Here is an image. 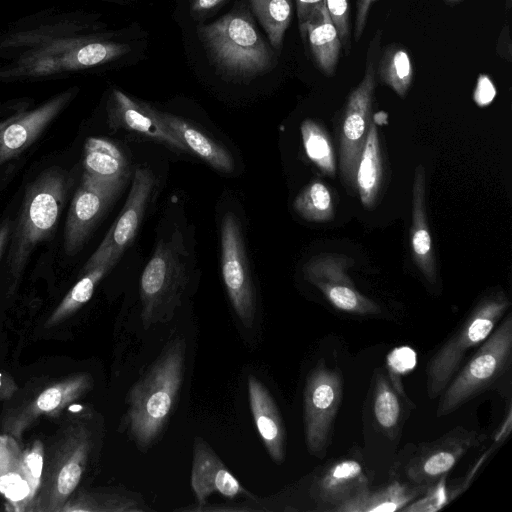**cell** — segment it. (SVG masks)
I'll return each mask as SVG.
<instances>
[{
  "mask_svg": "<svg viewBox=\"0 0 512 512\" xmlns=\"http://www.w3.org/2000/svg\"><path fill=\"white\" fill-rule=\"evenodd\" d=\"M185 369V342L171 341L128 393V428L139 448L162 432L179 394Z\"/></svg>",
  "mask_w": 512,
  "mask_h": 512,
  "instance_id": "obj_1",
  "label": "cell"
},
{
  "mask_svg": "<svg viewBox=\"0 0 512 512\" xmlns=\"http://www.w3.org/2000/svg\"><path fill=\"white\" fill-rule=\"evenodd\" d=\"M189 278L188 252L175 229L158 241L139 284L141 319L145 328L169 320L180 305Z\"/></svg>",
  "mask_w": 512,
  "mask_h": 512,
  "instance_id": "obj_2",
  "label": "cell"
},
{
  "mask_svg": "<svg viewBox=\"0 0 512 512\" xmlns=\"http://www.w3.org/2000/svg\"><path fill=\"white\" fill-rule=\"evenodd\" d=\"M512 360V315L509 313L455 373L444 391L436 415L443 417L495 387Z\"/></svg>",
  "mask_w": 512,
  "mask_h": 512,
  "instance_id": "obj_3",
  "label": "cell"
},
{
  "mask_svg": "<svg viewBox=\"0 0 512 512\" xmlns=\"http://www.w3.org/2000/svg\"><path fill=\"white\" fill-rule=\"evenodd\" d=\"M510 305L502 290L485 295L430 358L426 383L431 400L440 396L467 355L489 336Z\"/></svg>",
  "mask_w": 512,
  "mask_h": 512,
  "instance_id": "obj_4",
  "label": "cell"
},
{
  "mask_svg": "<svg viewBox=\"0 0 512 512\" xmlns=\"http://www.w3.org/2000/svg\"><path fill=\"white\" fill-rule=\"evenodd\" d=\"M198 31L213 61L230 74L255 76L274 65L272 50L245 12L228 13Z\"/></svg>",
  "mask_w": 512,
  "mask_h": 512,
  "instance_id": "obj_5",
  "label": "cell"
},
{
  "mask_svg": "<svg viewBox=\"0 0 512 512\" xmlns=\"http://www.w3.org/2000/svg\"><path fill=\"white\" fill-rule=\"evenodd\" d=\"M69 185L68 175L52 167L28 187L9 250L8 264L14 273L22 269L35 245L54 231Z\"/></svg>",
  "mask_w": 512,
  "mask_h": 512,
  "instance_id": "obj_6",
  "label": "cell"
},
{
  "mask_svg": "<svg viewBox=\"0 0 512 512\" xmlns=\"http://www.w3.org/2000/svg\"><path fill=\"white\" fill-rule=\"evenodd\" d=\"M381 31L371 39L367 52L364 76L351 91L343 113L339 134L340 171L343 183L350 193L357 189L356 174L361 153L372 120V104L376 87V60L380 48Z\"/></svg>",
  "mask_w": 512,
  "mask_h": 512,
  "instance_id": "obj_7",
  "label": "cell"
},
{
  "mask_svg": "<svg viewBox=\"0 0 512 512\" xmlns=\"http://www.w3.org/2000/svg\"><path fill=\"white\" fill-rule=\"evenodd\" d=\"M486 437L483 433L457 426L433 441L410 448L409 453L395 465L393 477L409 485L428 489L448 475L459 460Z\"/></svg>",
  "mask_w": 512,
  "mask_h": 512,
  "instance_id": "obj_8",
  "label": "cell"
},
{
  "mask_svg": "<svg viewBox=\"0 0 512 512\" xmlns=\"http://www.w3.org/2000/svg\"><path fill=\"white\" fill-rule=\"evenodd\" d=\"M342 394L340 372L324 361L318 362L307 377L303 401L305 441L316 457L327 453Z\"/></svg>",
  "mask_w": 512,
  "mask_h": 512,
  "instance_id": "obj_9",
  "label": "cell"
},
{
  "mask_svg": "<svg viewBox=\"0 0 512 512\" xmlns=\"http://www.w3.org/2000/svg\"><path fill=\"white\" fill-rule=\"evenodd\" d=\"M221 273L231 305L243 325L251 327L256 314V293L250 274L241 226L232 213L221 223Z\"/></svg>",
  "mask_w": 512,
  "mask_h": 512,
  "instance_id": "obj_10",
  "label": "cell"
},
{
  "mask_svg": "<svg viewBox=\"0 0 512 512\" xmlns=\"http://www.w3.org/2000/svg\"><path fill=\"white\" fill-rule=\"evenodd\" d=\"M351 259L323 254L310 259L303 268L305 278L316 286L337 310L355 315H375L380 307L361 294L346 273Z\"/></svg>",
  "mask_w": 512,
  "mask_h": 512,
  "instance_id": "obj_11",
  "label": "cell"
},
{
  "mask_svg": "<svg viewBox=\"0 0 512 512\" xmlns=\"http://www.w3.org/2000/svg\"><path fill=\"white\" fill-rule=\"evenodd\" d=\"M359 456H345L328 465L314 480L312 496L321 511H332L370 487Z\"/></svg>",
  "mask_w": 512,
  "mask_h": 512,
  "instance_id": "obj_12",
  "label": "cell"
},
{
  "mask_svg": "<svg viewBox=\"0 0 512 512\" xmlns=\"http://www.w3.org/2000/svg\"><path fill=\"white\" fill-rule=\"evenodd\" d=\"M121 190L119 187L103 186L82 178V184L73 197L67 217L65 250L68 254H75L81 248Z\"/></svg>",
  "mask_w": 512,
  "mask_h": 512,
  "instance_id": "obj_13",
  "label": "cell"
},
{
  "mask_svg": "<svg viewBox=\"0 0 512 512\" xmlns=\"http://www.w3.org/2000/svg\"><path fill=\"white\" fill-rule=\"evenodd\" d=\"M191 487L198 506L202 507L213 493L234 499L253 498L228 470L213 449L201 438L194 441Z\"/></svg>",
  "mask_w": 512,
  "mask_h": 512,
  "instance_id": "obj_14",
  "label": "cell"
},
{
  "mask_svg": "<svg viewBox=\"0 0 512 512\" xmlns=\"http://www.w3.org/2000/svg\"><path fill=\"white\" fill-rule=\"evenodd\" d=\"M109 124L114 129H124L160 142L172 149L187 152L186 147L156 117L154 108L137 102L114 89L108 108Z\"/></svg>",
  "mask_w": 512,
  "mask_h": 512,
  "instance_id": "obj_15",
  "label": "cell"
},
{
  "mask_svg": "<svg viewBox=\"0 0 512 512\" xmlns=\"http://www.w3.org/2000/svg\"><path fill=\"white\" fill-rule=\"evenodd\" d=\"M155 185V177L147 167H138L125 205L107 235L99 245L120 254L130 245L140 227L145 209Z\"/></svg>",
  "mask_w": 512,
  "mask_h": 512,
  "instance_id": "obj_16",
  "label": "cell"
},
{
  "mask_svg": "<svg viewBox=\"0 0 512 512\" xmlns=\"http://www.w3.org/2000/svg\"><path fill=\"white\" fill-rule=\"evenodd\" d=\"M131 50L127 44L112 42L78 43L58 54L38 55L26 65V74L45 75L92 67L121 57Z\"/></svg>",
  "mask_w": 512,
  "mask_h": 512,
  "instance_id": "obj_17",
  "label": "cell"
},
{
  "mask_svg": "<svg viewBox=\"0 0 512 512\" xmlns=\"http://www.w3.org/2000/svg\"><path fill=\"white\" fill-rule=\"evenodd\" d=\"M249 404L264 446L275 463L286 455V431L278 407L265 385L254 375L248 377Z\"/></svg>",
  "mask_w": 512,
  "mask_h": 512,
  "instance_id": "obj_18",
  "label": "cell"
},
{
  "mask_svg": "<svg viewBox=\"0 0 512 512\" xmlns=\"http://www.w3.org/2000/svg\"><path fill=\"white\" fill-rule=\"evenodd\" d=\"M63 94L38 109L0 125V164L30 145L67 102Z\"/></svg>",
  "mask_w": 512,
  "mask_h": 512,
  "instance_id": "obj_19",
  "label": "cell"
},
{
  "mask_svg": "<svg viewBox=\"0 0 512 512\" xmlns=\"http://www.w3.org/2000/svg\"><path fill=\"white\" fill-rule=\"evenodd\" d=\"M83 178L94 183L123 188L129 176V163L113 142L97 137L86 140Z\"/></svg>",
  "mask_w": 512,
  "mask_h": 512,
  "instance_id": "obj_20",
  "label": "cell"
},
{
  "mask_svg": "<svg viewBox=\"0 0 512 512\" xmlns=\"http://www.w3.org/2000/svg\"><path fill=\"white\" fill-rule=\"evenodd\" d=\"M425 183V168L419 164L415 169L412 189L411 247L415 264L427 281L435 284L437 272L426 217Z\"/></svg>",
  "mask_w": 512,
  "mask_h": 512,
  "instance_id": "obj_21",
  "label": "cell"
},
{
  "mask_svg": "<svg viewBox=\"0 0 512 512\" xmlns=\"http://www.w3.org/2000/svg\"><path fill=\"white\" fill-rule=\"evenodd\" d=\"M156 117L191 151L213 168L224 173H231L235 163L232 154L224 146L209 137L190 122L154 109Z\"/></svg>",
  "mask_w": 512,
  "mask_h": 512,
  "instance_id": "obj_22",
  "label": "cell"
},
{
  "mask_svg": "<svg viewBox=\"0 0 512 512\" xmlns=\"http://www.w3.org/2000/svg\"><path fill=\"white\" fill-rule=\"evenodd\" d=\"M306 37L319 69L326 76H333L342 44L327 11L325 0L319 3L310 15L302 38Z\"/></svg>",
  "mask_w": 512,
  "mask_h": 512,
  "instance_id": "obj_23",
  "label": "cell"
},
{
  "mask_svg": "<svg viewBox=\"0 0 512 512\" xmlns=\"http://www.w3.org/2000/svg\"><path fill=\"white\" fill-rule=\"evenodd\" d=\"M427 489L394 479L376 490L370 487L335 509L334 512H393L420 497Z\"/></svg>",
  "mask_w": 512,
  "mask_h": 512,
  "instance_id": "obj_24",
  "label": "cell"
},
{
  "mask_svg": "<svg viewBox=\"0 0 512 512\" xmlns=\"http://www.w3.org/2000/svg\"><path fill=\"white\" fill-rule=\"evenodd\" d=\"M382 158L378 130L373 119L358 163L356 184L362 205L366 209L375 206L382 182Z\"/></svg>",
  "mask_w": 512,
  "mask_h": 512,
  "instance_id": "obj_25",
  "label": "cell"
},
{
  "mask_svg": "<svg viewBox=\"0 0 512 512\" xmlns=\"http://www.w3.org/2000/svg\"><path fill=\"white\" fill-rule=\"evenodd\" d=\"M378 75L398 96L404 97L413 79V66L406 49L396 44L388 45L379 60Z\"/></svg>",
  "mask_w": 512,
  "mask_h": 512,
  "instance_id": "obj_26",
  "label": "cell"
},
{
  "mask_svg": "<svg viewBox=\"0 0 512 512\" xmlns=\"http://www.w3.org/2000/svg\"><path fill=\"white\" fill-rule=\"evenodd\" d=\"M254 14L264 28L269 42L281 50L283 38L292 19V0H249Z\"/></svg>",
  "mask_w": 512,
  "mask_h": 512,
  "instance_id": "obj_27",
  "label": "cell"
},
{
  "mask_svg": "<svg viewBox=\"0 0 512 512\" xmlns=\"http://www.w3.org/2000/svg\"><path fill=\"white\" fill-rule=\"evenodd\" d=\"M293 208L299 216L310 222H327L334 216L331 194L320 181L306 186L294 199Z\"/></svg>",
  "mask_w": 512,
  "mask_h": 512,
  "instance_id": "obj_28",
  "label": "cell"
},
{
  "mask_svg": "<svg viewBox=\"0 0 512 512\" xmlns=\"http://www.w3.org/2000/svg\"><path fill=\"white\" fill-rule=\"evenodd\" d=\"M301 135L309 159L324 173L333 176L336 170L335 157L324 129L315 121L306 119L301 124Z\"/></svg>",
  "mask_w": 512,
  "mask_h": 512,
  "instance_id": "obj_29",
  "label": "cell"
},
{
  "mask_svg": "<svg viewBox=\"0 0 512 512\" xmlns=\"http://www.w3.org/2000/svg\"><path fill=\"white\" fill-rule=\"evenodd\" d=\"M398 395L385 375L379 374L373 394V411L378 425L387 433L395 430L401 418V403Z\"/></svg>",
  "mask_w": 512,
  "mask_h": 512,
  "instance_id": "obj_30",
  "label": "cell"
},
{
  "mask_svg": "<svg viewBox=\"0 0 512 512\" xmlns=\"http://www.w3.org/2000/svg\"><path fill=\"white\" fill-rule=\"evenodd\" d=\"M389 374L392 380L393 387L405 398L404 391L401 387L400 376L412 370L416 364V354L409 347L397 348L388 356Z\"/></svg>",
  "mask_w": 512,
  "mask_h": 512,
  "instance_id": "obj_31",
  "label": "cell"
},
{
  "mask_svg": "<svg viewBox=\"0 0 512 512\" xmlns=\"http://www.w3.org/2000/svg\"><path fill=\"white\" fill-rule=\"evenodd\" d=\"M325 3L340 42L348 53L350 49L349 2L348 0H325Z\"/></svg>",
  "mask_w": 512,
  "mask_h": 512,
  "instance_id": "obj_32",
  "label": "cell"
},
{
  "mask_svg": "<svg viewBox=\"0 0 512 512\" xmlns=\"http://www.w3.org/2000/svg\"><path fill=\"white\" fill-rule=\"evenodd\" d=\"M0 492L13 501L24 499L29 487L18 474H6L0 477Z\"/></svg>",
  "mask_w": 512,
  "mask_h": 512,
  "instance_id": "obj_33",
  "label": "cell"
},
{
  "mask_svg": "<svg viewBox=\"0 0 512 512\" xmlns=\"http://www.w3.org/2000/svg\"><path fill=\"white\" fill-rule=\"evenodd\" d=\"M82 474V469L78 463L69 462L65 465L58 476V490L61 494H70L77 486Z\"/></svg>",
  "mask_w": 512,
  "mask_h": 512,
  "instance_id": "obj_34",
  "label": "cell"
},
{
  "mask_svg": "<svg viewBox=\"0 0 512 512\" xmlns=\"http://www.w3.org/2000/svg\"><path fill=\"white\" fill-rule=\"evenodd\" d=\"M496 95L493 83L487 76H480L474 92V100L478 106H486L492 102Z\"/></svg>",
  "mask_w": 512,
  "mask_h": 512,
  "instance_id": "obj_35",
  "label": "cell"
},
{
  "mask_svg": "<svg viewBox=\"0 0 512 512\" xmlns=\"http://www.w3.org/2000/svg\"><path fill=\"white\" fill-rule=\"evenodd\" d=\"M376 0H357L354 26V40L358 42L366 26L370 7Z\"/></svg>",
  "mask_w": 512,
  "mask_h": 512,
  "instance_id": "obj_36",
  "label": "cell"
},
{
  "mask_svg": "<svg viewBox=\"0 0 512 512\" xmlns=\"http://www.w3.org/2000/svg\"><path fill=\"white\" fill-rule=\"evenodd\" d=\"M324 0H296L299 30L303 36L305 25L315 7Z\"/></svg>",
  "mask_w": 512,
  "mask_h": 512,
  "instance_id": "obj_37",
  "label": "cell"
},
{
  "mask_svg": "<svg viewBox=\"0 0 512 512\" xmlns=\"http://www.w3.org/2000/svg\"><path fill=\"white\" fill-rule=\"evenodd\" d=\"M62 395L57 388H49L44 391L37 400V405L42 411H51L61 402Z\"/></svg>",
  "mask_w": 512,
  "mask_h": 512,
  "instance_id": "obj_38",
  "label": "cell"
},
{
  "mask_svg": "<svg viewBox=\"0 0 512 512\" xmlns=\"http://www.w3.org/2000/svg\"><path fill=\"white\" fill-rule=\"evenodd\" d=\"M27 465L35 478H39L42 472V457L38 453H31L26 459Z\"/></svg>",
  "mask_w": 512,
  "mask_h": 512,
  "instance_id": "obj_39",
  "label": "cell"
},
{
  "mask_svg": "<svg viewBox=\"0 0 512 512\" xmlns=\"http://www.w3.org/2000/svg\"><path fill=\"white\" fill-rule=\"evenodd\" d=\"M223 0H194L192 8L194 11H206L215 8Z\"/></svg>",
  "mask_w": 512,
  "mask_h": 512,
  "instance_id": "obj_40",
  "label": "cell"
},
{
  "mask_svg": "<svg viewBox=\"0 0 512 512\" xmlns=\"http://www.w3.org/2000/svg\"><path fill=\"white\" fill-rule=\"evenodd\" d=\"M11 231V223L10 221H5L0 227V257L3 253L6 242L9 238Z\"/></svg>",
  "mask_w": 512,
  "mask_h": 512,
  "instance_id": "obj_41",
  "label": "cell"
}]
</instances>
